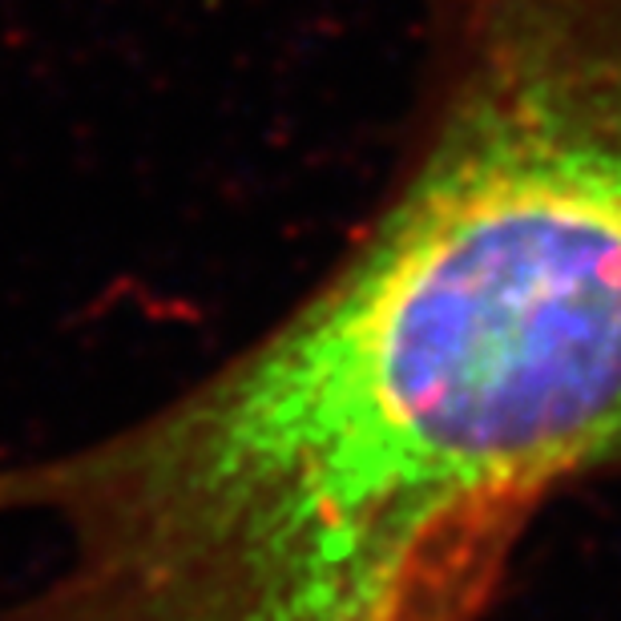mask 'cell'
Here are the masks:
<instances>
[{
	"label": "cell",
	"mask_w": 621,
	"mask_h": 621,
	"mask_svg": "<svg viewBox=\"0 0 621 621\" xmlns=\"http://www.w3.org/2000/svg\"><path fill=\"white\" fill-rule=\"evenodd\" d=\"M621 456V0H428L396 166L319 283L114 448L37 621H476Z\"/></svg>",
	"instance_id": "obj_1"
}]
</instances>
